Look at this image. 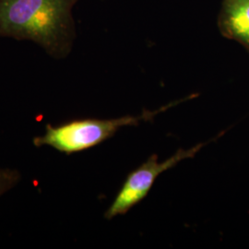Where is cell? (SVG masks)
<instances>
[{
  "instance_id": "cell-1",
  "label": "cell",
  "mask_w": 249,
  "mask_h": 249,
  "mask_svg": "<svg viewBox=\"0 0 249 249\" xmlns=\"http://www.w3.org/2000/svg\"><path fill=\"white\" fill-rule=\"evenodd\" d=\"M79 0H0V37L31 41L54 59L71 52Z\"/></svg>"
},
{
  "instance_id": "cell-2",
  "label": "cell",
  "mask_w": 249,
  "mask_h": 249,
  "mask_svg": "<svg viewBox=\"0 0 249 249\" xmlns=\"http://www.w3.org/2000/svg\"><path fill=\"white\" fill-rule=\"evenodd\" d=\"M195 95L175 101L155 111H146L140 116H125L113 119L86 118L65 122L58 125L46 124L45 133L35 137L36 147L49 146L65 154H73L86 151L114 137L121 128L154 119L160 113L181 103L194 98Z\"/></svg>"
},
{
  "instance_id": "cell-3",
  "label": "cell",
  "mask_w": 249,
  "mask_h": 249,
  "mask_svg": "<svg viewBox=\"0 0 249 249\" xmlns=\"http://www.w3.org/2000/svg\"><path fill=\"white\" fill-rule=\"evenodd\" d=\"M209 142H210L199 143L188 150L181 149L163 161H159L157 155H151L141 166L127 176L114 201L107 209L105 218L112 220L116 216L128 213L149 194L154 182L160 174L175 167L184 160L194 158L196 153L201 151Z\"/></svg>"
},
{
  "instance_id": "cell-4",
  "label": "cell",
  "mask_w": 249,
  "mask_h": 249,
  "mask_svg": "<svg viewBox=\"0 0 249 249\" xmlns=\"http://www.w3.org/2000/svg\"><path fill=\"white\" fill-rule=\"evenodd\" d=\"M222 29L225 36L249 50V0H226L222 15Z\"/></svg>"
},
{
  "instance_id": "cell-5",
  "label": "cell",
  "mask_w": 249,
  "mask_h": 249,
  "mask_svg": "<svg viewBox=\"0 0 249 249\" xmlns=\"http://www.w3.org/2000/svg\"><path fill=\"white\" fill-rule=\"evenodd\" d=\"M20 179L18 170L0 168V196L15 187Z\"/></svg>"
}]
</instances>
